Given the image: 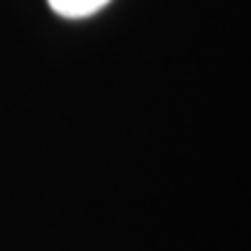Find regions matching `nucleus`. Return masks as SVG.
I'll return each mask as SVG.
<instances>
[{"label":"nucleus","mask_w":251,"mask_h":251,"mask_svg":"<svg viewBox=\"0 0 251 251\" xmlns=\"http://www.w3.org/2000/svg\"><path fill=\"white\" fill-rule=\"evenodd\" d=\"M110 0H49V5L64 18H85L105 8Z\"/></svg>","instance_id":"obj_1"}]
</instances>
